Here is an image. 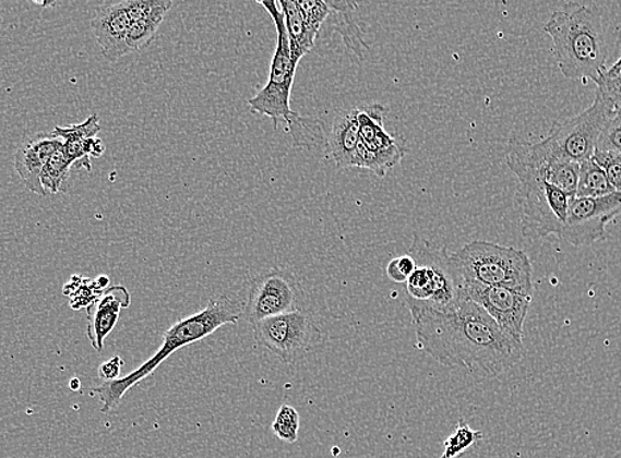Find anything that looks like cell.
I'll use <instances>...</instances> for the list:
<instances>
[{
	"instance_id": "cell-24",
	"label": "cell",
	"mask_w": 621,
	"mask_h": 458,
	"mask_svg": "<svg viewBox=\"0 0 621 458\" xmlns=\"http://www.w3.org/2000/svg\"><path fill=\"white\" fill-rule=\"evenodd\" d=\"M482 438L480 431L470 429L466 420L461 419L457 423L453 435L445 438L443 445L444 450L441 458H462L466 451Z\"/></svg>"
},
{
	"instance_id": "cell-20",
	"label": "cell",
	"mask_w": 621,
	"mask_h": 458,
	"mask_svg": "<svg viewBox=\"0 0 621 458\" xmlns=\"http://www.w3.org/2000/svg\"><path fill=\"white\" fill-rule=\"evenodd\" d=\"M278 4L285 16L292 64L298 67L300 60L315 47L318 34L307 25L297 0H279Z\"/></svg>"
},
{
	"instance_id": "cell-8",
	"label": "cell",
	"mask_w": 621,
	"mask_h": 458,
	"mask_svg": "<svg viewBox=\"0 0 621 458\" xmlns=\"http://www.w3.org/2000/svg\"><path fill=\"white\" fill-rule=\"evenodd\" d=\"M253 336L287 365L302 361L324 342L322 329L306 310L262 320L253 325Z\"/></svg>"
},
{
	"instance_id": "cell-22",
	"label": "cell",
	"mask_w": 621,
	"mask_h": 458,
	"mask_svg": "<svg viewBox=\"0 0 621 458\" xmlns=\"http://www.w3.org/2000/svg\"><path fill=\"white\" fill-rule=\"evenodd\" d=\"M613 192L605 169L594 158L581 162L575 197L599 198Z\"/></svg>"
},
{
	"instance_id": "cell-2",
	"label": "cell",
	"mask_w": 621,
	"mask_h": 458,
	"mask_svg": "<svg viewBox=\"0 0 621 458\" xmlns=\"http://www.w3.org/2000/svg\"><path fill=\"white\" fill-rule=\"evenodd\" d=\"M544 29L553 40L554 58L564 77L598 83L600 75L607 71L608 58L598 9L568 3L551 14Z\"/></svg>"
},
{
	"instance_id": "cell-26",
	"label": "cell",
	"mask_w": 621,
	"mask_h": 458,
	"mask_svg": "<svg viewBox=\"0 0 621 458\" xmlns=\"http://www.w3.org/2000/svg\"><path fill=\"white\" fill-rule=\"evenodd\" d=\"M298 5L307 25L319 35L325 19L331 15L327 0H299Z\"/></svg>"
},
{
	"instance_id": "cell-28",
	"label": "cell",
	"mask_w": 621,
	"mask_h": 458,
	"mask_svg": "<svg viewBox=\"0 0 621 458\" xmlns=\"http://www.w3.org/2000/svg\"><path fill=\"white\" fill-rule=\"evenodd\" d=\"M598 91L605 94V97L610 100L614 111L621 110V72L614 71L612 68H607V71L600 75L598 83Z\"/></svg>"
},
{
	"instance_id": "cell-15",
	"label": "cell",
	"mask_w": 621,
	"mask_h": 458,
	"mask_svg": "<svg viewBox=\"0 0 621 458\" xmlns=\"http://www.w3.org/2000/svg\"><path fill=\"white\" fill-rule=\"evenodd\" d=\"M131 297L124 286H112L99 294V297L86 306L87 313V338L93 349L101 353L106 338L109 337L121 315V311L129 309Z\"/></svg>"
},
{
	"instance_id": "cell-12",
	"label": "cell",
	"mask_w": 621,
	"mask_h": 458,
	"mask_svg": "<svg viewBox=\"0 0 621 458\" xmlns=\"http://www.w3.org/2000/svg\"><path fill=\"white\" fill-rule=\"evenodd\" d=\"M620 215L619 192L599 198L574 197L558 238L574 248L592 246L595 242L606 240V225Z\"/></svg>"
},
{
	"instance_id": "cell-31",
	"label": "cell",
	"mask_w": 621,
	"mask_h": 458,
	"mask_svg": "<svg viewBox=\"0 0 621 458\" xmlns=\"http://www.w3.org/2000/svg\"><path fill=\"white\" fill-rule=\"evenodd\" d=\"M123 366V361L121 357H112L111 360L103 363L98 369L99 379L103 382H112L119 379L121 375V369Z\"/></svg>"
},
{
	"instance_id": "cell-33",
	"label": "cell",
	"mask_w": 621,
	"mask_h": 458,
	"mask_svg": "<svg viewBox=\"0 0 621 458\" xmlns=\"http://www.w3.org/2000/svg\"><path fill=\"white\" fill-rule=\"evenodd\" d=\"M611 68L614 69V71L621 72V58L618 60L617 64H613Z\"/></svg>"
},
{
	"instance_id": "cell-9",
	"label": "cell",
	"mask_w": 621,
	"mask_h": 458,
	"mask_svg": "<svg viewBox=\"0 0 621 458\" xmlns=\"http://www.w3.org/2000/svg\"><path fill=\"white\" fill-rule=\"evenodd\" d=\"M306 292L298 276L284 268H270L249 281L242 316L250 325L262 320L304 310Z\"/></svg>"
},
{
	"instance_id": "cell-29",
	"label": "cell",
	"mask_w": 621,
	"mask_h": 458,
	"mask_svg": "<svg viewBox=\"0 0 621 458\" xmlns=\"http://www.w3.org/2000/svg\"><path fill=\"white\" fill-rule=\"evenodd\" d=\"M593 158L605 169L614 192L621 193V155L599 153L595 150Z\"/></svg>"
},
{
	"instance_id": "cell-16",
	"label": "cell",
	"mask_w": 621,
	"mask_h": 458,
	"mask_svg": "<svg viewBox=\"0 0 621 458\" xmlns=\"http://www.w3.org/2000/svg\"><path fill=\"white\" fill-rule=\"evenodd\" d=\"M61 146V137L52 131V133L36 134L17 148L15 169L28 191L39 196H47L41 184L43 169Z\"/></svg>"
},
{
	"instance_id": "cell-17",
	"label": "cell",
	"mask_w": 621,
	"mask_h": 458,
	"mask_svg": "<svg viewBox=\"0 0 621 458\" xmlns=\"http://www.w3.org/2000/svg\"><path fill=\"white\" fill-rule=\"evenodd\" d=\"M101 131L99 118L93 114L80 124L67 125V128H56L53 133L61 137L62 147L65 154L77 168H85L91 171V158H101L105 146L97 135Z\"/></svg>"
},
{
	"instance_id": "cell-27",
	"label": "cell",
	"mask_w": 621,
	"mask_h": 458,
	"mask_svg": "<svg viewBox=\"0 0 621 458\" xmlns=\"http://www.w3.org/2000/svg\"><path fill=\"white\" fill-rule=\"evenodd\" d=\"M595 150L621 155V110L617 112L601 133Z\"/></svg>"
},
{
	"instance_id": "cell-4",
	"label": "cell",
	"mask_w": 621,
	"mask_h": 458,
	"mask_svg": "<svg viewBox=\"0 0 621 458\" xmlns=\"http://www.w3.org/2000/svg\"><path fill=\"white\" fill-rule=\"evenodd\" d=\"M409 255L416 261V269L405 284L406 304L439 312L459 309L467 298L454 253L416 233L413 236Z\"/></svg>"
},
{
	"instance_id": "cell-18",
	"label": "cell",
	"mask_w": 621,
	"mask_h": 458,
	"mask_svg": "<svg viewBox=\"0 0 621 458\" xmlns=\"http://www.w3.org/2000/svg\"><path fill=\"white\" fill-rule=\"evenodd\" d=\"M171 8L172 2L168 0H128L131 21L128 46L131 53L152 44Z\"/></svg>"
},
{
	"instance_id": "cell-32",
	"label": "cell",
	"mask_w": 621,
	"mask_h": 458,
	"mask_svg": "<svg viewBox=\"0 0 621 458\" xmlns=\"http://www.w3.org/2000/svg\"><path fill=\"white\" fill-rule=\"evenodd\" d=\"M80 387H81V385H80V381L77 378L71 381V388L73 391H77Z\"/></svg>"
},
{
	"instance_id": "cell-3",
	"label": "cell",
	"mask_w": 621,
	"mask_h": 458,
	"mask_svg": "<svg viewBox=\"0 0 621 458\" xmlns=\"http://www.w3.org/2000/svg\"><path fill=\"white\" fill-rule=\"evenodd\" d=\"M241 317L242 305L238 301L228 297L211 299L204 310L180 320L165 332L162 347L152 359L122 378L103 382L101 385L93 387L92 397H97L101 401L103 413L117 410L124 395L152 375L175 351L204 340L224 325H236Z\"/></svg>"
},
{
	"instance_id": "cell-6",
	"label": "cell",
	"mask_w": 621,
	"mask_h": 458,
	"mask_svg": "<svg viewBox=\"0 0 621 458\" xmlns=\"http://www.w3.org/2000/svg\"><path fill=\"white\" fill-rule=\"evenodd\" d=\"M259 4L273 19L275 29H277V48H275L266 85L253 98H250L248 104L255 114L272 118L275 129L282 119L288 124L287 131H291L302 119L290 106L294 79L298 67L292 64L285 16L278 2H259Z\"/></svg>"
},
{
	"instance_id": "cell-5",
	"label": "cell",
	"mask_w": 621,
	"mask_h": 458,
	"mask_svg": "<svg viewBox=\"0 0 621 458\" xmlns=\"http://www.w3.org/2000/svg\"><path fill=\"white\" fill-rule=\"evenodd\" d=\"M464 285L476 284L535 291L528 254L498 243L474 241L454 253Z\"/></svg>"
},
{
	"instance_id": "cell-10",
	"label": "cell",
	"mask_w": 621,
	"mask_h": 458,
	"mask_svg": "<svg viewBox=\"0 0 621 458\" xmlns=\"http://www.w3.org/2000/svg\"><path fill=\"white\" fill-rule=\"evenodd\" d=\"M517 198L523 208V234L548 238L560 234L568 218L571 198L542 178L518 181Z\"/></svg>"
},
{
	"instance_id": "cell-19",
	"label": "cell",
	"mask_w": 621,
	"mask_h": 458,
	"mask_svg": "<svg viewBox=\"0 0 621 458\" xmlns=\"http://www.w3.org/2000/svg\"><path fill=\"white\" fill-rule=\"evenodd\" d=\"M359 142V108L337 110L327 134V154L334 159L337 168L353 167Z\"/></svg>"
},
{
	"instance_id": "cell-23",
	"label": "cell",
	"mask_w": 621,
	"mask_h": 458,
	"mask_svg": "<svg viewBox=\"0 0 621 458\" xmlns=\"http://www.w3.org/2000/svg\"><path fill=\"white\" fill-rule=\"evenodd\" d=\"M73 162L69 160L64 147H60L44 167L41 184L44 191L59 193L71 173Z\"/></svg>"
},
{
	"instance_id": "cell-30",
	"label": "cell",
	"mask_w": 621,
	"mask_h": 458,
	"mask_svg": "<svg viewBox=\"0 0 621 458\" xmlns=\"http://www.w3.org/2000/svg\"><path fill=\"white\" fill-rule=\"evenodd\" d=\"M416 269V261L409 254L398 256L387 263L386 276L389 279L394 281V284H406V280L410 278V275Z\"/></svg>"
},
{
	"instance_id": "cell-11",
	"label": "cell",
	"mask_w": 621,
	"mask_h": 458,
	"mask_svg": "<svg viewBox=\"0 0 621 458\" xmlns=\"http://www.w3.org/2000/svg\"><path fill=\"white\" fill-rule=\"evenodd\" d=\"M387 109L373 104L359 108L360 142L356 148L353 167L369 169L379 178L398 166L407 153L405 141L387 133L384 128Z\"/></svg>"
},
{
	"instance_id": "cell-1",
	"label": "cell",
	"mask_w": 621,
	"mask_h": 458,
	"mask_svg": "<svg viewBox=\"0 0 621 458\" xmlns=\"http://www.w3.org/2000/svg\"><path fill=\"white\" fill-rule=\"evenodd\" d=\"M407 306L418 347L445 367L464 369L478 378L493 379L524 359V343L506 336L473 300H464L454 312Z\"/></svg>"
},
{
	"instance_id": "cell-21",
	"label": "cell",
	"mask_w": 621,
	"mask_h": 458,
	"mask_svg": "<svg viewBox=\"0 0 621 458\" xmlns=\"http://www.w3.org/2000/svg\"><path fill=\"white\" fill-rule=\"evenodd\" d=\"M327 3L331 14L336 16L337 29L341 31L345 46L360 60L366 59L369 47L366 40H363L362 31L356 19L359 4L348 2V0H327Z\"/></svg>"
},
{
	"instance_id": "cell-14",
	"label": "cell",
	"mask_w": 621,
	"mask_h": 458,
	"mask_svg": "<svg viewBox=\"0 0 621 458\" xmlns=\"http://www.w3.org/2000/svg\"><path fill=\"white\" fill-rule=\"evenodd\" d=\"M130 24L128 0L103 4L96 9L91 25L103 56L109 62H116L131 53L128 46Z\"/></svg>"
},
{
	"instance_id": "cell-13",
	"label": "cell",
	"mask_w": 621,
	"mask_h": 458,
	"mask_svg": "<svg viewBox=\"0 0 621 458\" xmlns=\"http://www.w3.org/2000/svg\"><path fill=\"white\" fill-rule=\"evenodd\" d=\"M464 294L480 305L506 336L524 343V324L535 291L467 284Z\"/></svg>"
},
{
	"instance_id": "cell-25",
	"label": "cell",
	"mask_w": 621,
	"mask_h": 458,
	"mask_svg": "<svg viewBox=\"0 0 621 458\" xmlns=\"http://www.w3.org/2000/svg\"><path fill=\"white\" fill-rule=\"evenodd\" d=\"M300 418L294 407L284 405L275 417L272 430L274 435L286 443H297L299 438Z\"/></svg>"
},
{
	"instance_id": "cell-7",
	"label": "cell",
	"mask_w": 621,
	"mask_h": 458,
	"mask_svg": "<svg viewBox=\"0 0 621 458\" xmlns=\"http://www.w3.org/2000/svg\"><path fill=\"white\" fill-rule=\"evenodd\" d=\"M614 114L617 111L610 100L596 89L593 105L581 114L556 123L541 141L542 147L554 159L581 165L593 158L596 144Z\"/></svg>"
}]
</instances>
